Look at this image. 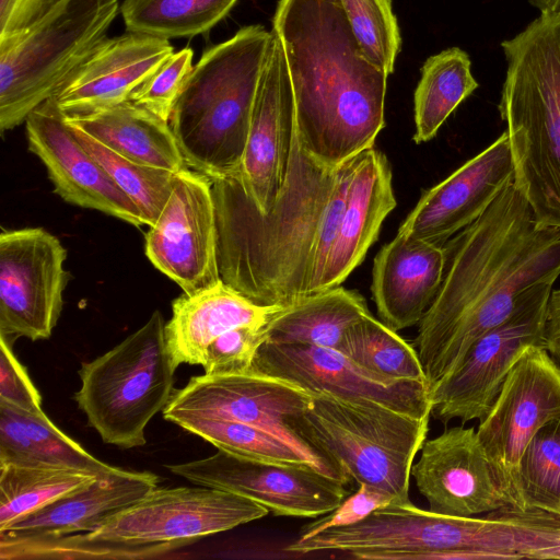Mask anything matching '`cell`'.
<instances>
[{"label":"cell","instance_id":"cell-10","mask_svg":"<svg viewBox=\"0 0 560 560\" xmlns=\"http://www.w3.org/2000/svg\"><path fill=\"white\" fill-rule=\"evenodd\" d=\"M560 418V366L529 346L510 370L477 434L510 504L526 510L520 482L522 456L536 432Z\"/></svg>","mask_w":560,"mask_h":560},{"label":"cell","instance_id":"cell-39","mask_svg":"<svg viewBox=\"0 0 560 560\" xmlns=\"http://www.w3.org/2000/svg\"><path fill=\"white\" fill-rule=\"evenodd\" d=\"M269 325H246L231 329L207 348L202 368L206 374L248 372L258 349L268 339Z\"/></svg>","mask_w":560,"mask_h":560},{"label":"cell","instance_id":"cell-5","mask_svg":"<svg viewBox=\"0 0 560 560\" xmlns=\"http://www.w3.org/2000/svg\"><path fill=\"white\" fill-rule=\"evenodd\" d=\"M271 31L248 25L194 66L170 125L189 168L210 179L241 166Z\"/></svg>","mask_w":560,"mask_h":560},{"label":"cell","instance_id":"cell-13","mask_svg":"<svg viewBox=\"0 0 560 560\" xmlns=\"http://www.w3.org/2000/svg\"><path fill=\"white\" fill-rule=\"evenodd\" d=\"M144 252L185 294L221 281L217 210L208 176L190 168L176 174L170 198L145 234Z\"/></svg>","mask_w":560,"mask_h":560},{"label":"cell","instance_id":"cell-25","mask_svg":"<svg viewBox=\"0 0 560 560\" xmlns=\"http://www.w3.org/2000/svg\"><path fill=\"white\" fill-rule=\"evenodd\" d=\"M284 310L258 305L221 280L173 301L166 343L178 365H202L208 346L219 336L240 326L269 325Z\"/></svg>","mask_w":560,"mask_h":560},{"label":"cell","instance_id":"cell-31","mask_svg":"<svg viewBox=\"0 0 560 560\" xmlns=\"http://www.w3.org/2000/svg\"><path fill=\"white\" fill-rule=\"evenodd\" d=\"M96 477L65 466L0 463V530Z\"/></svg>","mask_w":560,"mask_h":560},{"label":"cell","instance_id":"cell-20","mask_svg":"<svg viewBox=\"0 0 560 560\" xmlns=\"http://www.w3.org/2000/svg\"><path fill=\"white\" fill-rule=\"evenodd\" d=\"M513 178L510 141L504 131L483 151L424 191L398 232L444 245L485 213Z\"/></svg>","mask_w":560,"mask_h":560},{"label":"cell","instance_id":"cell-17","mask_svg":"<svg viewBox=\"0 0 560 560\" xmlns=\"http://www.w3.org/2000/svg\"><path fill=\"white\" fill-rule=\"evenodd\" d=\"M295 108L282 43L271 30L241 166L231 175L261 211L275 203L287 177Z\"/></svg>","mask_w":560,"mask_h":560},{"label":"cell","instance_id":"cell-44","mask_svg":"<svg viewBox=\"0 0 560 560\" xmlns=\"http://www.w3.org/2000/svg\"><path fill=\"white\" fill-rule=\"evenodd\" d=\"M542 14H559L560 0H527Z\"/></svg>","mask_w":560,"mask_h":560},{"label":"cell","instance_id":"cell-35","mask_svg":"<svg viewBox=\"0 0 560 560\" xmlns=\"http://www.w3.org/2000/svg\"><path fill=\"white\" fill-rule=\"evenodd\" d=\"M69 126L114 183L138 207L144 225H153L170 198L177 173L127 159L80 128Z\"/></svg>","mask_w":560,"mask_h":560},{"label":"cell","instance_id":"cell-41","mask_svg":"<svg viewBox=\"0 0 560 560\" xmlns=\"http://www.w3.org/2000/svg\"><path fill=\"white\" fill-rule=\"evenodd\" d=\"M11 345L0 336V400L33 416H45L39 392L16 359Z\"/></svg>","mask_w":560,"mask_h":560},{"label":"cell","instance_id":"cell-40","mask_svg":"<svg viewBox=\"0 0 560 560\" xmlns=\"http://www.w3.org/2000/svg\"><path fill=\"white\" fill-rule=\"evenodd\" d=\"M393 502L397 501L392 494L366 483H360L359 489L353 494L347 495L336 509L306 524L298 539H307L328 528L355 524L372 512Z\"/></svg>","mask_w":560,"mask_h":560},{"label":"cell","instance_id":"cell-16","mask_svg":"<svg viewBox=\"0 0 560 560\" xmlns=\"http://www.w3.org/2000/svg\"><path fill=\"white\" fill-rule=\"evenodd\" d=\"M249 371L289 381L310 394L375 401L417 418L431 416L427 383L387 380L330 348L267 340L258 349Z\"/></svg>","mask_w":560,"mask_h":560},{"label":"cell","instance_id":"cell-15","mask_svg":"<svg viewBox=\"0 0 560 560\" xmlns=\"http://www.w3.org/2000/svg\"><path fill=\"white\" fill-rule=\"evenodd\" d=\"M311 402L312 394L279 377L250 371L221 375L205 373L191 377L185 387L173 392L163 409V417L175 424L184 419L252 424L319 455L288 424L289 418L304 412Z\"/></svg>","mask_w":560,"mask_h":560},{"label":"cell","instance_id":"cell-42","mask_svg":"<svg viewBox=\"0 0 560 560\" xmlns=\"http://www.w3.org/2000/svg\"><path fill=\"white\" fill-rule=\"evenodd\" d=\"M57 0H0V37L37 19Z\"/></svg>","mask_w":560,"mask_h":560},{"label":"cell","instance_id":"cell-3","mask_svg":"<svg viewBox=\"0 0 560 560\" xmlns=\"http://www.w3.org/2000/svg\"><path fill=\"white\" fill-rule=\"evenodd\" d=\"M272 31L283 46L304 150L337 167L373 148L385 126L389 75L365 57L340 0H280Z\"/></svg>","mask_w":560,"mask_h":560},{"label":"cell","instance_id":"cell-28","mask_svg":"<svg viewBox=\"0 0 560 560\" xmlns=\"http://www.w3.org/2000/svg\"><path fill=\"white\" fill-rule=\"evenodd\" d=\"M370 314L355 291L336 287L311 294L276 316L268 327V341L305 343L338 351L346 330Z\"/></svg>","mask_w":560,"mask_h":560},{"label":"cell","instance_id":"cell-38","mask_svg":"<svg viewBox=\"0 0 560 560\" xmlns=\"http://www.w3.org/2000/svg\"><path fill=\"white\" fill-rule=\"evenodd\" d=\"M194 51H174L131 95L130 101L170 122L174 106L192 71Z\"/></svg>","mask_w":560,"mask_h":560},{"label":"cell","instance_id":"cell-14","mask_svg":"<svg viewBox=\"0 0 560 560\" xmlns=\"http://www.w3.org/2000/svg\"><path fill=\"white\" fill-rule=\"evenodd\" d=\"M167 469L192 483L248 498L279 516L318 517L348 495L345 482L311 465L252 460L221 450Z\"/></svg>","mask_w":560,"mask_h":560},{"label":"cell","instance_id":"cell-18","mask_svg":"<svg viewBox=\"0 0 560 560\" xmlns=\"http://www.w3.org/2000/svg\"><path fill=\"white\" fill-rule=\"evenodd\" d=\"M420 452L411 476L430 511L476 516L511 505L474 427L445 429Z\"/></svg>","mask_w":560,"mask_h":560},{"label":"cell","instance_id":"cell-26","mask_svg":"<svg viewBox=\"0 0 560 560\" xmlns=\"http://www.w3.org/2000/svg\"><path fill=\"white\" fill-rule=\"evenodd\" d=\"M65 118L127 159L173 173L189 168L170 122L131 101Z\"/></svg>","mask_w":560,"mask_h":560},{"label":"cell","instance_id":"cell-6","mask_svg":"<svg viewBox=\"0 0 560 560\" xmlns=\"http://www.w3.org/2000/svg\"><path fill=\"white\" fill-rule=\"evenodd\" d=\"M429 419L375 401L312 393L308 408L288 424L349 480L408 502L411 468L427 440Z\"/></svg>","mask_w":560,"mask_h":560},{"label":"cell","instance_id":"cell-34","mask_svg":"<svg viewBox=\"0 0 560 560\" xmlns=\"http://www.w3.org/2000/svg\"><path fill=\"white\" fill-rule=\"evenodd\" d=\"M182 547L173 542H129L91 538L88 534L12 537L0 534L3 559H143Z\"/></svg>","mask_w":560,"mask_h":560},{"label":"cell","instance_id":"cell-43","mask_svg":"<svg viewBox=\"0 0 560 560\" xmlns=\"http://www.w3.org/2000/svg\"><path fill=\"white\" fill-rule=\"evenodd\" d=\"M544 347L560 366V289L551 290L547 303Z\"/></svg>","mask_w":560,"mask_h":560},{"label":"cell","instance_id":"cell-45","mask_svg":"<svg viewBox=\"0 0 560 560\" xmlns=\"http://www.w3.org/2000/svg\"><path fill=\"white\" fill-rule=\"evenodd\" d=\"M465 517H464V560H465Z\"/></svg>","mask_w":560,"mask_h":560},{"label":"cell","instance_id":"cell-7","mask_svg":"<svg viewBox=\"0 0 560 560\" xmlns=\"http://www.w3.org/2000/svg\"><path fill=\"white\" fill-rule=\"evenodd\" d=\"M118 0H57L0 37V129H13L54 97L107 38Z\"/></svg>","mask_w":560,"mask_h":560},{"label":"cell","instance_id":"cell-27","mask_svg":"<svg viewBox=\"0 0 560 560\" xmlns=\"http://www.w3.org/2000/svg\"><path fill=\"white\" fill-rule=\"evenodd\" d=\"M0 463L46 464L96 476L117 467L94 457L45 415L33 416L0 400Z\"/></svg>","mask_w":560,"mask_h":560},{"label":"cell","instance_id":"cell-36","mask_svg":"<svg viewBox=\"0 0 560 560\" xmlns=\"http://www.w3.org/2000/svg\"><path fill=\"white\" fill-rule=\"evenodd\" d=\"M526 509L560 517V418L544 424L528 443L520 466Z\"/></svg>","mask_w":560,"mask_h":560},{"label":"cell","instance_id":"cell-24","mask_svg":"<svg viewBox=\"0 0 560 560\" xmlns=\"http://www.w3.org/2000/svg\"><path fill=\"white\" fill-rule=\"evenodd\" d=\"M150 471L116 470L32 512L0 530L12 537L62 536L90 533L158 487Z\"/></svg>","mask_w":560,"mask_h":560},{"label":"cell","instance_id":"cell-30","mask_svg":"<svg viewBox=\"0 0 560 560\" xmlns=\"http://www.w3.org/2000/svg\"><path fill=\"white\" fill-rule=\"evenodd\" d=\"M218 450L265 463L311 465L345 483L349 481L323 456L307 452L266 429L236 421L184 419L176 423Z\"/></svg>","mask_w":560,"mask_h":560},{"label":"cell","instance_id":"cell-12","mask_svg":"<svg viewBox=\"0 0 560 560\" xmlns=\"http://www.w3.org/2000/svg\"><path fill=\"white\" fill-rule=\"evenodd\" d=\"M67 250L43 228L0 234V336L10 343L50 337L69 280Z\"/></svg>","mask_w":560,"mask_h":560},{"label":"cell","instance_id":"cell-21","mask_svg":"<svg viewBox=\"0 0 560 560\" xmlns=\"http://www.w3.org/2000/svg\"><path fill=\"white\" fill-rule=\"evenodd\" d=\"M174 52L168 39L128 32L106 38L54 96L65 115L130 101L132 93Z\"/></svg>","mask_w":560,"mask_h":560},{"label":"cell","instance_id":"cell-23","mask_svg":"<svg viewBox=\"0 0 560 560\" xmlns=\"http://www.w3.org/2000/svg\"><path fill=\"white\" fill-rule=\"evenodd\" d=\"M392 179L383 152L371 148L357 156L337 234L314 294L339 287L363 261L396 207Z\"/></svg>","mask_w":560,"mask_h":560},{"label":"cell","instance_id":"cell-1","mask_svg":"<svg viewBox=\"0 0 560 560\" xmlns=\"http://www.w3.org/2000/svg\"><path fill=\"white\" fill-rule=\"evenodd\" d=\"M357 156L337 167L323 165L295 133L285 180L266 212L232 176L211 179L221 280L261 306L287 308L314 294Z\"/></svg>","mask_w":560,"mask_h":560},{"label":"cell","instance_id":"cell-9","mask_svg":"<svg viewBox=\"0 0 560 560\" xmlns=\"http://www.w3.org/2000/svg\"><path fill=\"white\" fill-rule=\"evenodd\" d=\"M553 282L526 290L513 312L479 337L457 368L431 393V415L444 424L483 420L503 383L529 346L544 347L547 303ZM545 348V347H544Z\"/></svg>","mask_w":560,"mask_h":560},{"label":"cell","instance_id":"cell-33","mask_svg":"<svg viewBox=\"0 0 560 560\" xmlns=\"http://www.w3.org/2000/svg\"><path fill=\"white\" fill-rule=\"evenodd\" d=\"M237 0H125L127 32L164 39L191 37L211 30Z\"/></svg>","mask_w":560,"mask_h":560},{"label":"cell","instance_id":"cell-8","mask_svg":"<svg viewBox=\"0 0 560 560\" xmlns=\"http://www.w3.org/2000/svg\"><path fill=\"white\" fill-rule=\"evenodd\" d=\"M165 320L154 311L147 323L79 371V408L104 443L120 448L145 444L144 430L173 395L174 360Z\"/></svg>","mask_w":560,"mask_h":560},{"label":"cell","instance_id":"cell-37","mask_svg":"<svg viewBox=\"0 0 560 560\" xmlns=\"http://www.w3.org/2000/svg\"><path fill=\"white\" fill-rule=\"evenodd\" d=\"M340 3L365 57L392 74L401 46L392 0H340Z\"/></svg>","mask_w":560,"mask_h":560},{"label":"cell","instance_id":"cell-19","mask_svg":"<svg viewBox=\"0 0 560 560\" xmlns=\"http://www.w3.org/2000/svg\"><path fill=\"white\" fill-rule=\"evenodd\" d=\"M25 126L28 149L43 162L55 192L65 201L144 225L138 207L80 142L54 97L35 108Z\"/></svg>","mask_w":560,"mask_h":560},{"label":"cell","instance_id":"cell-32","mask_svg":"<svg viewBox=\"0 0 560 560\" xmlns=\"http://www.w3.org/2000/svg\"><path fill=\"white\" fill-rule=\"evenodd\" d=\"M338 351L387 380L428 384L417 349L371 313L346 330Z\"/></svg>","mask_w":560,"mask_h":560},{"label":"cell","instance_id":"cell-29","mask_svg":"<svg viewBox=\"0 0 560 560\" xmlns=\"http://www.w3.org/2000/svg\"><path fill=\"white\" fill-rule=\"evenodd\" d=\"M478 86L470 58L463 49L450 47L430 56L421 68L413 95L415 142L435 137L448 116Z\"/></svg>","mask_w":560,"mask_h":560},{"label":"cell","instance_id":"cell-22","mask_svg":"<svg viewBox=\"0 0 560 560\" xmlns=\"http://www.w3.org/2000/svg\"><path fill=\"white\" fill-rule=\"evenodd\" d=\"M444 245L401 232L374 258L371 290L382 322L398 331L421 322L441 288Z\"/></svg>","mask_w":560,"mask_h":560},{"label":"cell","instance_id":"cell-11","mask_svg":"<svg viewBox=\"0 0 560 560\" xmlns=\"http://www.w3.org/2000/svg\"><path fill=\"white\" fill-rule=\"evenodd\" d=\"M269 511L243 495L210 487L155 488L114 514L89 537L182 547L262 518Z\"/></svg>","mask_w":560,"mask_h":560},{"label":"cell","instance_id":"cell-4","mask_svg":"<svg viewBox=\"0 0 560 560\" xmlns=\"http://www.w3.org/2000/svg\"><path fill=\"white\" fill-rule=\"evenodd\" d=\"M501 47L506 71L498 108L513 184L539 226L560 229V13H540Z\"/></svg>","mask_w":560,"mask_h":560},{"label":"cell","instance_id":"cell-2","mask_svg":"<svg viewBox=\"0 0 560 560\" xmlns=\"http://www.w3.org/2000/svg\"><path fill=\"white\" fill-rule=\"evenodd\" d=\"M444 246V278L415 340L430 393L526 290L560 276V229L539 226L513 183Z\"/></svg>","mask_w":560,"mask_h":560}]
</instances>
